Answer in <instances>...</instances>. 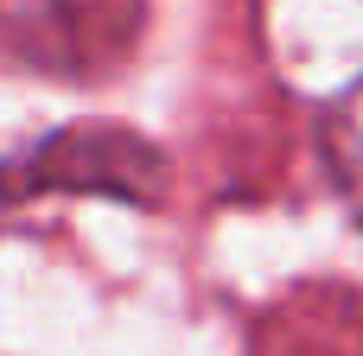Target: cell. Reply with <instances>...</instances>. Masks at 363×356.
Masks as SVG:
<instances>
[{
  "label": "cell",
  "mask_w": 363,
  "mask_h": 356,
  "mask_svg": "<svg viewBox=\"0 0 363 356\" xmlns=\"http://www.w3.org/2000/svg\"><path fill=\"white\" fill-rule=\"evenodd\" d=\"M166 153L128 127L77 121L26 147L13 166H0V204H26L38 191H102L121 204H160L166 197Z\"/></svg>",
  "instance_id": "cell-1"
},
{
  "label": "cell",
  "mask_w": 363,
  "mask_h": 356,
  "mask_svg": "<svg viewBox=\"0 0 363 356\" xmlns=\"http://www.w3.org/2000/svg\"><path fill=\"white\" fill-rule=\"evenodd\" d=\"M319 147H325V172L338 178L351 217L363 223V76L325 108V121H319Z\"/></svg>",
  "instance_id": "cell-2"
}]
</instances>
